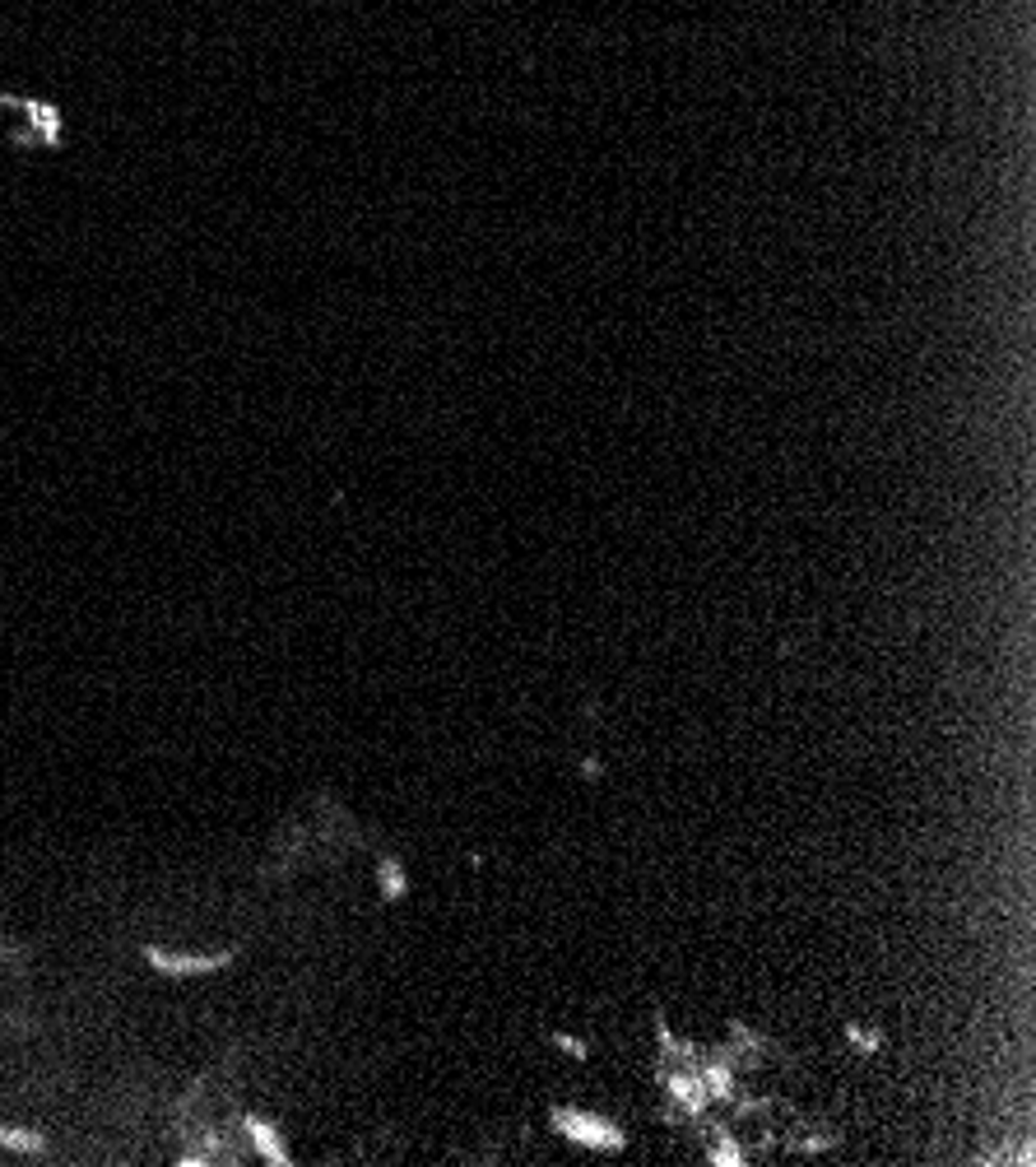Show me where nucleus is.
Listing matches in <instances>:
<instances>
[{
  "mask_svg": "<svg viewBox=\"0 0 1036 1167\" xmlns=\"http://www.w3.org/2000/svg\"><path fill=\"white\" fill-rule=\"evenodd\" d=\"M554 1130L563 1139H572V1144L581 1149H600V1154H618V1149L628 1144V1135L614 1126L609 1117H600V1112H581V1108H554Z\"/></svg>",
  "mask_w": 1036,
  "mask_h": 1167,
  "instance_id": "nucleus-1",
  "label": "nucleus"
},
{
  "mask_svg": "<svg viewBox=\"0 0 1036 1167\" xmlns=\"http://www.w3.org/2000/svg\"><path fill=\"white\" fill-rule=\"evenodd\" d=\"M238 958V949H219V954H172V949L144 945V963L163 976H205V972H223V967Z\"/></svg>",
  "mask_w": 1036,
  "mask_h": 1167,
  "instance_id": "nucleus-2",
  "label": "nucleus"
},
{
  "mask_svg": "<svg viewBox=\"0 0 1036 1167\" xmlns=\"http://www.w3.org/2000/svg\"><path fill=\"white\" fill-rule=\"evenodd\" d=\"M242 1130H247V1139H252L256 1158H265V1163H274V1167L293 1163L289 1149H284V1139H279V1130H274L265 1117H242Z\"/></svg>",
  "mask_w": 1036,
  "mask_h": 1167,
  "instance_id": "nucleus-3",
  "label": "nucleus"
},
{
  "mask_svg": "<svg viewBox=\"0 0 1036 1167\" xmlns=\"http://www.w3.org/2000/svg\"><path fill=\"white\" fill-rule=\"evenodd\" d=\"M0 1144L14 1149V1154H47V1135L24 1126H0Z\"/></svg>",
  "mask_w": 1036,
  "mask_h": 1167,
  "instance_id": "nucleus-4",
  "label": "nucleus"
},
{
  "mask_svg": "<svg viewBox=\"0 0 1036 1167\" xmlns=\"http://www.w3.org/2000/svg\"><path fill=\"white\" fill-rule=\"evenodd\" d=\"M377 875H382V893L391 898V903L409 893V879H404V870H400V861H395V856H382V861H377Z\"/></svg>",
  "mask_w": 1036,
  "mask_h": 1167,
  "instance_id": "nucleus-5",
  "label": "nucleus"
},
{
  "mask_svg": "<svg viewBox=\"0 0 1036 1167\" xmlns=\"http://www.w3.org/2000/svg\"><path fill=\"white\" fill-rule=\"evenodd\" d=\"M711 1163H716V1167H744L748 1154H744V1149H739L730 1135H725V1130H716V1135H711Z\"/></svg>",
  "mask_w": 1036,
  "mask_h": 1167,
  "instance_id": "nucleus-6",
  "label": "nucleus"
}]
</instances>
